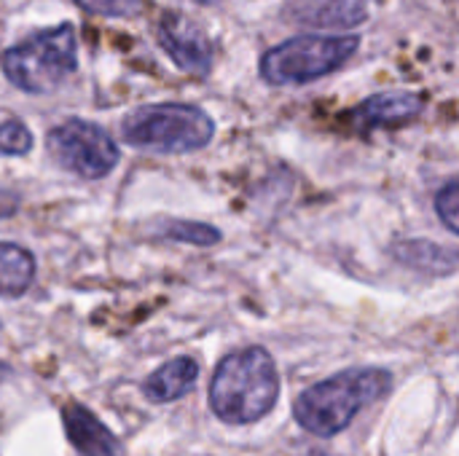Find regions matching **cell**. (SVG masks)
<instances>
[{"label":"cell","instance_id":"cell-1","mask_svg":"<svg viewBox=\"0 0 459 456\" xmlns=\"http://www.w3.org/2000/svg\"><path fill=\"white\" fill-rule=\"evenodd\" d=\"M280 398V374L264 347L226 355L210 384V409L226 425L264 419Z\"/></svg>","mask_w":459,"mask_h":456},{"label":"cell","instance_id":"cell-2","mask_svg":"<svg viewBox=\"0 0 459 456\" xmlns=\"http://www.w3.org/2000/svg\"><path fill=\"white\" fill-rule=\"evenodd\" d=\"M390 387L393 376L385 368H350L304 390L293 403V417L307 433L333 438L366 406L385 398Z\"/></svg>","mask_w":459,"mask_h":456},{"label":"cell","instance_id":"cell-3","mask_svg":"<svg viewBox=\"0 0 459 456\" xmlns=\"http://www.w3.org/2000/svg\"><path fill=\"white\" fill-rule=\"evenodd\" d=\"M75 54L78 43L73 24H59L11 46L0 59V67L16 89L27 94H48L75 70Z\"/></svg>","mask_w":459,"mask_h":456},{"label":"cell","instance_id":"cell-4","mask_svg":"<svg viewBox=\"0 0 459 456\" xmlns=\"http://www.w3.org/2000/svg\"><path fill=\"white\" fill-rule=\"evenodd\" d=\"M124 140L134 148L153 153H191L204 148L212 134V118L186 102H161L145 105L129 113L121 124Z\"/></svg>","mask_w":459,"mask_h":456},{"label":"cell","instance_id":"cell-5","mask_svg":"<svg viewBox=\"0 0 459 456\" xmlns=\"http://www.w3.org/2000/svg\"><path fill=\"white\" fill-rule=\"evenodd\" d=\"M360 48V35H299L261 56V78L272 86L309 83L344 67Z\"/></svg>","mask_w":459,"mask_h":456},{"label":"cell","instance_id":"cell-6","mask_svg":"<svg viewBox=\"0 0 459 456\" xmlns=\"http://www.w3.org/2000/svg\"><path fill=\"white\" fill-rule=\"evenodd\" d=\"M46 145L62 169L83 180H100L118 164V145L113 137L102 126L83 118H70L54 126L46 137Z\"/></svg>","mask_w":459,"mask_h":456},{"label":"cell","instance_id":"cell-7","mask_svg":"<svg viewBox=\"0 0 459 456\" xmlns=\"http://www.w3.org/2000/svg\"><path fill=\"white\" fill-rule=\"evenodd\" d=\"M159 46L167 51V56L188 75L204 78L212 70V43L191 19L180 13H164L159 22Z\"/></svg>","mask_w":459,"mask_h":456},{"label":"cell","instance_id":"cell-8","mask_svg":"<svg viewBox=\"0 0 459 456\" xmlns=\"http://www.w3.org/2000/svg\"><path fill=\"white\" fill-rule=\"evenodd\" d=\"M285 19L312 30H355L368 22L366 0H288Z\"/></svg>","mask_w":459,"mask_h":456},{"label":"cell","instance_id":"cell-9","mask_svg":"<svg viewBox=\"0 0 459 456\" xmlns=\"http://www.w3.org/2000/svg\"><path fill=\"white\" fill-rule=\"evenodd\" d=\"M425 102L422 97L411 91H382L368 99H363L358 108L350 110V124L355 132H374L385 126H401L409 124L422 113Z\"/></svg>","mask_w":459,"mask_h":456},{"label":"cell","instance_id":"cell-10","mask_svg":"<svg viewBox=\"0 0 459 456\" xmlns=\"http://www.w3.org/2000/svg\"><path fill=\"white\" fill-rule=\"evenodd\" d=\"M62 425L67 430V441L75 446L81 456H118L121 446L116 435L86 409V406H65Z\"/></svg>","mask_w":459,"mask_h":456},{"label":"cell","instance_id":"cell-11","mask_svg":"<svg viewBox=\"0 0 459 456\" xmlns=\"http://www.w3.org/2000/svg\"><path fill=\"white\" fill-rule=\"evenodd\" d=\"M196 376L199 363L194 357H175L145 379L143 392L151 403H172L196 384Z\"/></svg>","mask_w":459,"mask_h":456},{"label":"cell","instance_id":"cell-12","mask_svg":"<svg viewBox=\"0 0 459 456\" xmlns=\"http://www.w3.org/2000/svg\"><path fill=\"white\" fill-rule=\"evenodd\" d=\"M393 255L409 266V269H417V271H425V274H452L459 269V250L452 247H444L438 242H430V239H403L393 247Z\"/></svg>","mask_w":459,"mask_h":456},{"label":"cell","instance_id":"cell-13","mask_svg":"<svg viewBox=\"0 0 459 456\" xmlns=\"http://www.w3.org/2000/svg\"><path fill=\"white\" fill-rule=\"evenodd\" d=\"M32 277H35L32 253L13 242H0V296L3 298L22 296L32 285Z\"/></svg>","mask_w":459,"mask_h":456},{"label":"cell","instance_id":"cell-14","mask_svg":"<svg viewBox=\"0 0 459 456\" xmlns=\"http://www.w3.org/2000/svg\"><path fill=\"white\" fill-rule=\"evenodd\" d=\"M161 237L172 242H186V245H199V247H212L221 242V231L207 226V223H194V220H169L161 226Z\"/></svg>","mask_w":459,"mask_h":456},{"label":"cell","instance_id":"cell-15","mask_svg":"<svg viewBox=\"0 0 459 456\" xmlns=\"http://www.w3.org/2000/svg\"><path fill=\"white\" fill-rule=\"evenodd\" d=\"M32 148V134L22 121L0 124V156H24Z\"/></svg>","mask_w":459,"mask_h":456},{"label":"cell","instance_id":"cell-16","mask_svg":"<svg viewBox=\"0 0 459 456\" xmlns=\"http://www.w3.org/2000/svg\"><path fill=\"white\" fill-rule=\"evenodd\" d=\"M436 212L444 220V226L459 237V180L444 185L438 191V196H436Z\"/></svg>","mask_w":459,"mask_h":456},{"label":"cell","instance_id":"cell-17","mask_svg":"<svg viewBox=\"0 0 459 456\" xmlns=\"http://www.w3.org/2000/svg\"><path fill=\"white\" fill-rule=\"evenodd\" d=\"M75 5L97 16H134L140 11V0H75Z\"/></svg>","mask_w":459,"mask_h":456},{"label":"cell","instance_id":"cell-18","mask_svg":"<svg viewBox=\"0 0 459 456\" xmlns=\"http://www.w3.org/2000/svg\"><path fill=\"white\" fill-rule=\"evenodd\" d=\"M19 210V196L11 191H0V220L11 218Z\"/></svg>","mask_w":459,"mask_h":456},{"label":"cell","instance_id":"cell-19","mask_svg":"<svg viewBox=\"0 0 459 456\" xmlns=\"http://www.w3.org/2000/svg\"><path fill=\"white\" fill-rule=\"evenodd\" d=\"M3 374H8V366H5V363L0 360V376H3Z\"/></svg>","mask_w":459,"mask_h":456},{"label":"cell","instance_id":"cell-20","mask_svg":"<svg viewBox=\"0 0 459 456\" xmlns=\"http://www.w3.org/2000/svg\"><path fill=\"white\" fill-rule=\"evenodd\" d=\"M196 3H202V5H215L218 0H196Z\"/></svg>","mask_w":459,"mask_h":456},{"label":"cell","instance_id":"cell-21","mask_svg":"<svg viewBox=\"0 0 459 456\" xmlns=\"http://www.w3.org/2000/svg\"><path fill=\"white\" fill-rule=\"evenodd\" d=\"M307 456H328V454H325V452H309Z\"/></svg>","mask_w":459,"mask_h":456}]
</instances>
